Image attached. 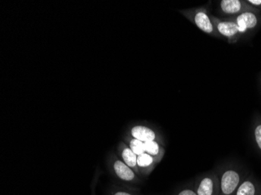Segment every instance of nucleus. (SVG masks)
<instances>
[{
  "label": "nucleus",
  "mask_w": 261,
  "mask_h": 195,
  "mask_svg": "<svg viewBox=\"0 0 261 195\" xmlns=\"http://www.w3.org/2000/svg\"><path fill=\"white\" fill-rule=\"evenodd\" d=\"M217 171L219 176V195H236L242 182L247 176L241 168L231 164L224 165Z\"/></svg>",
  "instance_id": "nucleus-1"
},
{
  "label": "nucleus",
  "mask_w": 261,
  "mask_h": 195,
  "mask_svg": "<svg viewBox=\"0 0 261 195\" xmlns=\"http://www.w3.org/2000/svg\"><path fill=\"white\" fill-rule=\"evenodd\" d=\"M145 152L153 157L158 163L161 162L165 154L164 145L158 141L145 142Z\"/></svg>",
  "instance_id": "nucleus-12"
},
{
  "label": "nucleus",
  "mask_w": 261,
  "mask_h": 195,
  "mask_svg": "<svg viewBox=\"0 0 261 195\" xmlns=\"http://www.w3.org/2000/svg\"><path fill=\"white\" fill-rule=\"evenodd\" d=\"M117 153L119 155V158L121 160L133 169L136 174H139L137 166L138 155L129 148L128 145L124 142H121L117 146ZM141 177V176H140Z\"/></svg>",
  "instance_id": "nucleus-9"
},
{
  "label": "nucleus",
  "mask_w": 261,
  "mask_h": 195,
  "mask_svg": "<svg viewBox=\"0 0 261 195\" xmlns=\"http://www.w3.org/2000/svg\"><path fill=\"white\" fill-rule=\"evenodd\" d=\"M233 18L238 25L242 37L254 32L261 24V16L253 12H245Z\"/></svg>",
  "instance_id": "nucleus-7"
},
{
  "label": "nucleus",
  "mask_w": 261,
  "mask_h": 195,
  "mask_svg": "<svg viewBox=\"0 0 261 195\" xmlns=\"http://www.w3.org/2000/svg\"><path fill=\"white\" fill-rule=\"evenodd\" d=\"M180 13L201 32L210 35L211 37L221 39L211 18L208 6L186 9L180 10Z\"/></svg>",
  "instance_id": "nucleus-2"
},
{
  "label": "nucleus",
  "mask_w": 261,
  "mask_h": 195,
  "mask_svg": "<svg viewBox=\"0 0 261 195\" xmlns=\"http://www.w3.org/2000/svg\"><path fill=\"white\" fill-rule=\"evenodd\" d=\"M197 195H219L220 181L218 171L213 170L196 177L193 183Z\"/></svg>",
  "instance_id": "nucleus-5"
},
{
  "label": "nucleus",
  "mask_w": 261,
  "mask_h": 195,
  "mask_svg": "<svg viewBox=\"0 0 261 195\" xmlns=\"http://www.w3.org/2000/svg\"><path fill=\"white\" fill-rule=\"evenodd\" d=\"M236 195H261V183L255 177L247 175L240 184Z\"/></svg>",
  "instance_id": "nucleus-10"
},
{
  "label": "nucleus",
  "mask_w": 261,
  "mask_h": 195,
  "mask_svg": "<svg viewBox=\"0 0 261 195\" xmlns=\"http://www.w3.org/2000/svg\"><path fill=\"white\" fill-rule=\"evenodd\" d=\"M253 136L256 147L261 153V117L257 116L253 121Z\"/></svg>",
  "instance_id": "nucleus-14"
},
{
  "label": "nucleus",
  "mask_w": 261,
  "mask_h": 195,
  "mask_svg": "<svg viewBox=\"0 0 261 195\" xmlns=\"http://www.w3.org/2000/svg\"><path fill=\"white\" fill-rule=\"evenodd\" d=\"M248 4H250L252 7H254L255 9L258 10L260 13L261 12V0H247Z\"/></svg>",
  "instance_id": "nucleus-17"
},
{
  "label": "nucleus",
  "mask_w": 261,
  "mask_h": 195,
  "mask_svg": "<svg viewBox=\"0 0 261 195\" xmlns=\"http://www.w3.org/2000/svg\"><path fill=\"white\" fill-rule=\"evenodd\" d=\"M174 195H197V193L195 191L193 183L192 185L186 186L179 190H177V193Z\"/></svg>",
  "instance_id": "nucleus-16"
},
{
  "label": "nucleus",
  "mask_w": 261,
  "mask_h": 195,
  "mask_svg": "<svg viewBox=\"0 0 261 195\" xmlns=\"http://www.w3.org/2000/svg\"><path fill=\"white\" fill-rule=\"evenodd\" d=\"M108 195H139L134 190L114 186L108 192Z\"/></svg>",
  "instance_id": "nucleus-15"
},
{
  "label": "nucleus",
  "mask_w": 261,
  "mask_h": 195,
  "mask_svg": "<svg viewBox=\"0 0 261 195\" xmlns=\"http://www.w3.org/2000/svg\"><path fill=\"white\" fill-rule=\"evenodd\" d=\"M218 12L222 18H233L245 12H253L259 14L254 7L243 0H221L218 1Z\"/></svg>",
  "instance_id": "nucleus-6"
},
{
  "label": "nucleus",
  "mask_w": 261,
  "mask_h": 195,
  "mask_svg": "<svg viewBox=\"0 0 261 195\" xmlns=\"http://www.w3.org/2000/svg\"><path fill=\"white\" fill-rule=\"evenodd\" d=\"M124 142L128 145L129 148H130L136 155H140L144 153V142H141V141L137 140V139L134 138V137H130V135H127V137H126Z\"/></svg>",
  "instance_id": "nucleus-13"
},
{
  "label": "nucleus",
  "mask_w": 261,
  "mask_h": 195,
  "mask_svg": "<svg viewBox=\"0 0 261 195\" xmlns=\"http://www.w3.org/2000/svg\"><path fill=\"white\" fill-rule=\"evenodd\" d=\"M110 169L117 180L122 184L132 187L142 184V178L133 169L126 165L119 157L113 155L110 159Z\"/></svg>",
  "instance_id": "nucleus-3"
},
{
  "label": "nucleus",
  "mask_w": 261,
  "mask_h": 195,
  "mask_svg": "<svg viewBox=\"0 0 261 195\" xmlns=\"http://www.w3.org/2000/svg\"><path fill=\"white\" fill-rule=\"evenodd\" d=\"M158 162L154 159L153 157L144 152L142 155H138L137 166L141 177H147L153 171Z\"/></svg>",
  "instance_id": "nucleus-11"
},
{
  "label": "nucleus",
  "mask_w": 261,
  "mask_h": 195,
  "mask_svg": "<svg viewBox=\"0 0 261 195\" xmlns=\"http://www.w3.org/2000/svg\"><path fill=\"white\" fill-rule=\"evenodd\" d=\"M211 18L221 39L226 40L230 44L241 40L243 37L234 18H222L213 14H211Z\"/></svg>",
  "instance_id": "nucleus-4"
},
{
  "label": "nucleus",
  "mask_w": 261,
  "mask_h": 195,
  "mask_svg": "<svg viewBox=\"0 0 261 195\" xmlns=\"http://www.w3.org/2000/svg\"><path fill=\"white\" fill-rule=\"evenodd\" d=\"M128 135L144 143L150 141H158L161 143L162 142L160 133L156 130L142 124H136L130 127L129 129Z\"/></svg>",
  "instance_id": "nucleus-8"
}]
</instances>
